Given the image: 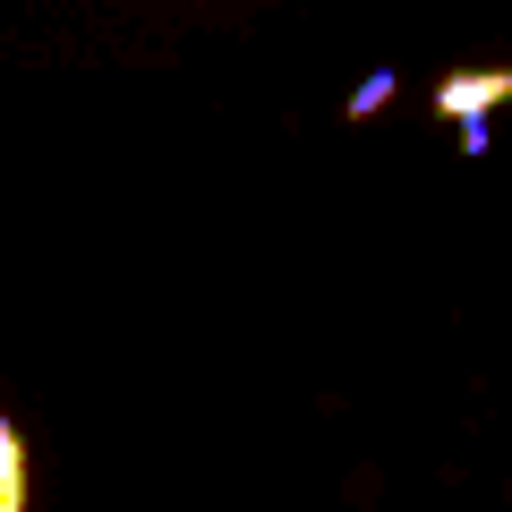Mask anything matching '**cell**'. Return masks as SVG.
I'll list each match as a JSON object with an SVG mask.
<instances>
[{
    "mask_svg": "<svg viewBox=\"0 0 512 512\" xmlns=\"http://www.w3.org/2000/svg\"><path fill=\"white\" fill-rule=\"evenodd\" d=\"M512 103V69H444L436 77V111L453 128H487V111Z\"/></svg>",
    "mask_w": 512,
    "mask_h": 512,
    "instance_id": "1",
    "label": "cell"
},
{
    "mask_svg": "<svg viewBox=\"0 0 512 512\" xmlns=\"http://www.w3.org/2000/svg\"><path fill=\"white\" fill-rule=\"evenodd\" d=\"M0 495H26V436L9 427V410H0Z\"/></svg>",
    "mask_w": 512,
    "mask_h": 512,
    "instance_id": "2",
    "label": "cell"
},
{
    "mask_svg": "<svg viewBox=\"0 0 512 512\" xmlns=\"http://www.w3.org/2000/svg\"><path fill=\"white\" fill-rule=\"evenodd\" d=\"M384 103H393V69H367V77H359V94L342 103V120H367V111H384Z\"/></svg>",
    "mask_w": 512,
    "mask_h": 512,
    "instance_id": "3",
    "label": "cell"
},
{
    "mask_svg": "<svg viewBox=\"0 0 512 512\" xmlns=\"http://www.w3.org/2000/svg\"><path fill=\"white\" fill-rule=\"evenodd\" d=\"M0 512H26V495H0Z\"/></svg>",
    "mask_w": 512,
    "mask_h": 512,
    "instance_id": "4",
    "label": "cell"
}]
</instances>
